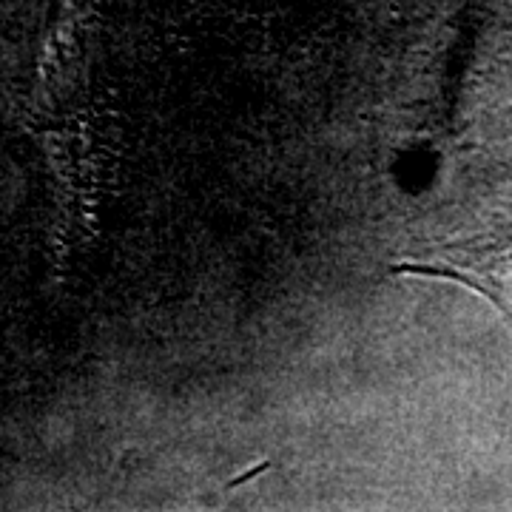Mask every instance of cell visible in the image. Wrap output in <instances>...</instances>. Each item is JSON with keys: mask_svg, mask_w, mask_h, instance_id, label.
Listing matches in <instances>:
<instances>
[{"mask_svg": "<svg viewBox=\"0 0 512 512\" xmlns=\"http://www.w3.org/2000/svg\"><path fill=\"white\" fill-rule=\"evenodd\" d=\"M265 470H271V461H259L254 470H248V473H242V476H237L231 484H228V490H234V487H239V484H245V481H251V478L256 476V473H265Z\"/></svg>", "mask_w": 512, "mask_h": 512, "instance_id": "1", "label": "cell"}]
</instances>
